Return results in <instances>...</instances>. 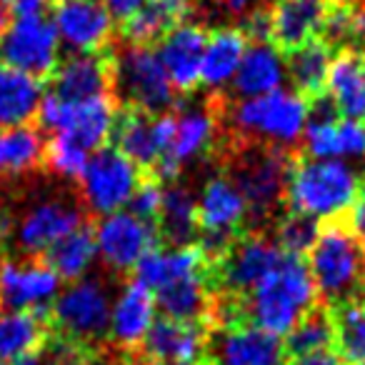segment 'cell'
Returning <instances> with one entry per match:
<instances>
[{"mask_svg":"<svg viewBox=\"0 0 365 365\" xmlns=\"http://www.w3.org/2000/svg\"><path fill=\"white\" fill-rule=\"evenodd\" d=\"M318 303V290L308 273V265L300 255L278 260L273 270L238 300L245 323L265 330L270 335H288Z\"/></svg>","mask_w":365,"mask_h":365,"instance_id":"6da1fadb","label":"cell"},{"mask_svg":"<svg viewBox=\"0 0 365 365\" xmlns=\"http://www.w3.org/2000/svg\"><path fill=\"white\" fill-rule=\"evenodd\" d=\"M360 175L345 160H313L300 158L293 160L285 185V203L290 213L315 220H330L348 213L358 195Z\"/></svg>","mask_w":365,"mask_h":365,"instance_id":"7a4b0ae2","label":"cell"},{"mask_svg":"<svg viewBox=\"0 0 365 365\" xmlns=\"http://www.w3.org/2000/svg\"><path fill=\"white\" fill-rule=\"evenodd\" d=\"M310 118V101L295 91H280L260 98H245L230 106V125L238 135L258 145L290 150L298 145Z\"/></svg>","mask_w":365,"mask_h":365,"instance_id":"3957f363","label":"cell"},{"mask_svg":"<svg viewBox=\"0 0 365 365\" xmlns=\"http://www.w3.org/2000/svg\"><path fill=\"white\" fill-rule=\"evenodd\" d=\"M308 273L318 298L340 305L355 298L363 280V245L343 223L320 228L313 248L308 250Z\"/></svg>","mask_w":365,"mask_h":365,"instance_id":"277c9868","label":"cell"},{"mask_svg":"<svg viewBox=\"0 0 365 365\" xmlns=\"http://www.w3.org/2000/svg\"><path fill=\"white\" fill-rule=\"evenodd\" d=\"M110 61L113 88L123 106L130 110L148 113V115L170 113V108L178 103V93L168 81L155 48L125 46Z\"/></svg>","mask_w":365,"mask_h":365,"instance_id":"5b68a950","label":"cell"},{"mask_svg":"<svg viewBox=\"0 0 365 365\" xmlns=\"http://www.w3.org/2000/svg\"><path fill=\"white\" fill-rule=\"evenodd\" d=\"M118 115L120 110L110 96L73 103L58 98L56 93H48L43 96L36 118L43 130L53 135H68L88 153H96L106 148L108 140H113Z\"/></svg>","mask_w":365,"mask_h":365,"instance_id":"8992f818","label":"cell"},{"mask_svg":"<svg viewBox=\"0 0 365 365\" xmlns=\"http://www.w3.org/2000/svg\"><path fill=\"white\" fill-rule=\"evenodd\" d=\"M248 220V203L230 175H213L205 180L198 195V233L200 248L210 265L228 250Z\"/></svg>","mask_w":365,"mask_h":365,"instance_id":"52a82bcc","label":"cell"},{"mask_svg":"<svg viewBox=\"0 0 365 365\" xmlns=\"http://www.w3.org/2000/svg\"><path fill=\"white\" fill-rule=\"evenodd\" d=\"M110 293L98 278H83L58 293L51 305V318L61 338L78 345L103 340L108 335L110 320Z\"/></svg>","mask_w":365,"mask_h":365,"instance_id":"ba28073f","label":"cell"},{"mask_svg":"<svg viewBox=\"0 0 365 365\" xmlns=\"http://www.w3.org/2000/svg\"><path fill=\"white\" fill-rule=\"evenodd\" d=\"M140 168L120 150L106 145L96 150L81 175L83 205L98 218L125 210L140 185Z\"/></svg>","mask_w":365,"mask_h":365,"instance_id":"9c48e42d","label":"cell"},{"mask_svg":"<svg viewBox=\"0 0 365 365\" xmlns=\"http://www.w3.org/2000/svg\"><path fill=\"white\" fill-rule=\"evenodd\" d=\"M288 150L268 145H253L238 155L233 182L248 203V218H268L278 203L285 200V185L290 173Z\"/></svg>","mask_w":365,"mask_h":365,"instance_id":"30bf717a","label":"cell"},{"mask_svg":"<svg viewBox=\"0 0 365 365\" xmlns=\"http://www.w3.org/2000/svg\"><path fill=\"white\" fill-rule=\"evenodd\" d=\"M61 41L51 18H21L8 23L0 43V63L36 78H51L61 66Z\"/></svg>","mask_w":365,"mask_h":365,"instance_id":"8fae6325","label":"cell"},{"mask_svg":"<svg viewBox=\"0 0 365 365\" xmlns=\"http://www.w3.org/2000/svg\"><path fill=\"white\" fill-rule=\"evenodd\" d=\"M280 258H283V250L275 245V240L258 233L238 235L213 263L215 270H210L213 283L233 295V300H243L278 265Z\"/></svg>","mask_w":365,"mask_h":365,"instance_id":"7c38bea8","label":"cell"},{"mask_svg":"<svg viewBox=\"0 0 365 365\" xmlns=\"http://www.w3.org/2000/svg\"><path fill=\"white\" fill-rule=\"evenodd\" d=\"M98 258L115 273L135 270V265L158 248V228L148 220L133 215L130 210H118L98 220L96 230Z\"/></svg>","mask_w":365,"mask_h":365,"instance_id":"4fadbf2b","label":"cell"},{"mask_svg":"<svg viewBox=\"0 0 365 365\" xmlns=\"http://www.w3.org/2000/svg\"><path fill=\"white\" fill-rule=\"evenodd\" d=\"M61 290V278L48 268L46 260H0V310L48 315Z\"/></svg>","mask_w":365,"mask_h":365,"instance_id":"5bb4252c","label":"cell"},{"mask_svg":"<svg viewBox=\"0 0 365 365\" xmlns=\"http://www.w3.org/2000/svg\"><path fill=\"white\" fill-rule=\"evenodd\" d=\"M83 225V213L76 203L66 198H41L13 220L11 238L16 248L28 258L46 255L48 248Z\"/></svg>","mask_w":365,"mask_h":365,"instance_id":"9a60e30c","label":"cell"},{"mask_svg":"<svg viewBox=\"0 0 365 365\" xmlns=\"http://www.w3.org/2000/svg\"><path fill=\"white\" fill-rule=\"evenodd\" d=\"M51 21L61 46L73 56L103 53L115 36V21L101 0H61Z\"/></svg>","mask_w":365,"mask_h":365,"instance_id":"2e32d148","label":"cell"},{"mask_svg":"<svg viewBox=\"0 0 365 365\" xmlns=\"http://www.w3.org/2000/svg\"><path fill=\"white\" fill-rule=\"evenodd\" d=\"M173 135H175V113L148 115V113L125 108L118 115L115 130H113V140H115L113 148L138 168L153 170L168 153Z\"/></svg>","mask_w":365,"mask_h":365,"instance_id":"e0dca14e","label":"cell"},{"mask_svg":"<svg viewBox=\"0 0 365 365\" xmlns=\"http://www.w3.org/2000/svg\"><path fill=\"white\" fill-rule=\"evenodd\" d=\"M218 135V115L213 108L195 106L175 115V135L165 155L158 160L155 170L158 180H175L182 165H188L195 158H203L215 145Z\"/></svg>","mask_w":365,"mask_h":365,"instance_id":"ac0fdd59","label":"cell"},{"mask_svg":"<svg viewBox=\"0 0 365 365\" xmlns=\"http://www.w3.org/2000/svg\"><path fill=\"white\" fill-rule=\"evenodd\" d=\"M213 365H285L288 353L278 335L238 320L225 323L213 340Z\"/></svg>","mask_w":365,"mask_h":365,"instance_id":"d6986e66","label":"cell"},{"mask_svg":"<svg viewBox=\"0 0 365 365\" xmlns=\"http://www.w3.org/2000/svg\"><path fill=\"white\" fill-rule=\"evenodd\" d=\"M205 43H208V31L200 23H182L173 28L155 48L175 93H193L200 86Z\"/></svg>","mask_w":365,"mask_h":365,"instance_id":"ffe728a7","label":"cell"},{"mask_svg":"<svg viewBox=\"0 0 365 365\" xmlns=\"http://www.w3.org/2000/svg\"><path fill=\"white\" fill-rule=\"evenodd\" d=\"M140 348L148 363H198L210 348V333L203 323L158 318Z\"/></svg>","mask_w":365,"mask_h":365,"instance_id":"44dd1931","label":"cell"},{"mask_svg":"<svg viewBox=\"0 0 365 365\" xmlns=\"http://www.w3.org/2000/svg\"><path fill=\"white\" fill-rule=\"evenodd\" d=\"M210 270L213 265L200 245H168V248H153L135 265V280L150 293H158L178 280L210 275Z\"/></svg>","mask_w":365,"mask_h":365,"instance_id":"7402d4cb","label":"cell"},{"mask_svg":"<svg viewBox=\"0 0 365 365\" xmlns=\"http://www.w3.org/2000/svg\"><path fill=\"white\" fill-rule=\"evenodd\" d=\"M158 320L155 298L138 280H130L120 288V293L110 303V320H108V335L118 348H140L148 330Z\"/></svg>","mask_w":365,"mask_h":365,"instance_id":"603a6c76","label":"cell"},{"mask_svg":"<svg viewBox=\"0 0 365 365\" xmlns=\"http://www.w3.org/2000/svg\"><path fill=\"white\" fill-rule=\"evenodd\" d=\"M333 0H275L270 8V43L278 51H295L323 31Z\"/></svg>","mask_w":365,"mask_h":365,"instance_id":"cb8c5ba5","label":"cell"},{"mask_svg":"<svg viewBox=\"0 0 365 365\" xmlns=\"http://www.w3.org/2000/svg\"><path fill=\"white\" fill-rule=\"evenodd\" d=\"M51 81V93H56L58 98H66V101L83 103L93 101V98H103L113 88V61L103 53L71 56L61 61Z\"/></svg>","mask_w":365,"mask_h":365,"instance_id":"d4e9b609","label":"cell"},{"mask_svg":"<svg viewBox=\"0 0 365 365\" xmlns=\"http://www.w3.org/2000/svg\"><path fill=\"white\" fill-rule=\"evenodd\" d=\"M325 98L340 118H365V51L345 48L333 56L325 81Z\"/></svg>","mask_w":365,"mask_h":365,"instance_id":"484cf974","label":"cell"},{"mask_svg":"<svg viewBox=\"0 0 365 365\" xmlns=\"http://www.w3.org/2000/svg\"><path fill=\"white\" fill-rule=\"evenodd\" d=\"M288 81L285 56L273 43H250L238 73L233 78V93L238 101L260 98L280 91Z\"/></svg>","mask_w":365,"mask_h":365,"instance_id":"4316f807","label":"cell"},{"mask_svg":"<svg viewBox=\"0 0 365 365\" xmlns=\"http://www.w3.org/2000/svg\"><path fill=\"white\" fill-rule=\"evenodd\" d=\"M248 46V36L238 26H223L208 33L203 68H200V86H205L213 93H220L228 86H233V78L238 73L240 63H243Z\"/></svg>","mask_w":365,"mask_h":365,"instance_id":"83f0119b","label":"cell"},{"mask_svg":"<svg viewBox=\"0 0 365 365\" xmlns=\"http://www.w3.org/2000/svg\"><path fill=\"white\" fill-rule=\"evenodd\" d=\"M195 0H148L140 13L125 21L123 38L128 46H153L188 21Z\"/></svg>","mask_w":365,"mask_h":365,"instance_id":"f1b7e54d","label":"cell"},{"mask_svg":"<svg viewBox=\"0 0 365 365\" xmlns=\"http://www.w3.org/2000/svg\"><path fill=\"white\" fill-rule=\"evenodd\" d=\"M43 96L41 81L0 63V130L31 125Z\"/></svg>","mask_w":365,"mask_h":365,"instance_id":"f546056e","label":"cell"},{"mask_svg":"<svg viewBox=\"0 0 365 365\" xmlns=\"http://www.w3.org/2000/svg\"><path fill=\"white\" fill-rule=\"evenodd\" d=\"M210 285H213V273L178 280V283L153 293L155 308L163 313V318L182 320V323H200L213 310Z\"/></svg>","mask_w":365,"mask_h":365,"instance_id":"4dcf8cb0","label":"cell"},{"mask_svg":"<svg viewBox=\"0 0 365 365\" xmlns=\"http://www.w3.org/2000/svg\"><path fill=\"white\" fill-rule=\"evenodd\" d=\"M158 235L170 245H193L198 238V198L180 182H170L163 195V208L155 220Z\"/></svg>","mask_w":365,"mask_h":365,"instance_id":"1f68e13d","label":"cell"},{"mask_svg":"<svg viewBox=\"0 0 365 365\" xmlns=\"http://www.w3.org/2000/svg\"><path fill=\"white\" fill-rule=\"evenodd\" d=\"M330 63H333V48L320 38H315V41L288 53L285 73H288V81L293 83L298 96H303L305 101H310V98L315 101L325 91Z\"/></svg>","mask_w":365,"mask_h":365,"instance_id":"d6a6232c","label":"cell"},{"mask_svg":"<svg viewBox=\"0 0 365 365\" xmlns=\"http://www.w3.org/2000/svg\"><path fill=\"white\" fill-rule=\"evenodd\" d=\"M48 340L46 315L0 310V365L43 350Z\"/></svg>","mask_w":365,"mask_h":365,"instance_id":"836d02e7","label":"cell"},{"mask_svg":"<svg viewBox=\"0 0 365 365\" xmlns=\"http://www.w3.org/2000/svg\"><path fill=\"white\" fill-rule=\"evenodd\" d=\"M98 258L96 248V235L88 225H81L73 233H68L66 238L58 240L53 248H48L46 253V265L58 275L61 280H83L88 275V270L93 268Z\"/></svg>","mask_w":365,"mask_h":365,"instance_id":"e575fe53","label":"cell"},{"mask_svg":"<svg viewBox=\"0 0 365 365\" xmlns=\"http://www.w3.org/2000/svg\"><path fill=\"white\" fill-rule=\"evenodd\" d=\"M46 155V140L33 125L0 130V178H21L36 170Z\"/></svg>","mask_w":365,"mask_h":365,"instance_id":"d590c367","label":"cell"},{"mask_svg":"<svg viewBox=\"0 0 365 365\" xmlns=\"http://www.w3.org/2000/svg\"><path fill=\"white\" fill-rule=\"evenodd\" d=\"M335 348L338 358L345 363H363L365 360V298H350L335 305Z\"/></svg>","mask_w":365,"mask_h":365,"instance_id":"8d00e7d4","label":"cell"},{"mask_svg":"<svg viewBox=\"0 0 365 365\" xmlns=\"http://www.w3.org/2000/svg\"><path fill=\"white\" fill-rule=\"evenodd\" d=\"M285 353L305 355L315 350H333L335 345V325L333 315L323 308H313L288 335H285Z\"/></svg>","mask_w":365,"mask_h":365,"instance_id":"74e56055","label":"cell"},{"mask_svg":"<svg viewBox=\"0 0 365 365\" xmlns=\"http://www.w3.org/2000/svg\"><path fill=\"white\" fill-rule=\"evenodd\" d=\"M91 155L93 153H88L86 148H81L73 138L53 135L51 140H46V155H43V163H46L48 170H51L53 175L66 178V180H81Z\"/></svg>","mask_w":365,"mask_h":365,"instance_id":"f35d334b","label":"cell"},{"mask_svg":"<svg viewBox=\"0 0 365 365\" xmlns=\"http://www.w3.org/2000/svg\"><path fill=\"white\" fill-rule=\"evenodd\" d=\"M320 33H323L320 41H325L330 48L338 46L340 51H345V48H353V43L358 41L360 36H365V26H363V21H360L358 11H355V6L343 3V0H340V3L333 0Z\"/></svg>","mask_w":365,"mask_h":365,"instance_id":"ab89813d","label":"cell"},{"mask_svg":"<svg viewBox=\"0 0 365 365\" xmlns=\"http://www.w3.org/2000/svg\"><path fill=\"white\" fill-rule=\"evenodd\" d=\"M320 225L298 213H288L275 225V245L288 255H303L313 248Z\"/></svg>","mask_w":365,"mask_h":365,"instance_id":"60d3db41","label":"cell"},{"mask_svg":"<svg viewBox=\"0 0 365 365\" xmlns=\"http://www.w3.org/2000/svg\"><path fill=\"white\" fill-rule=\"evenodd\" d=\"M163 195H165V185H163L158 178H148V180H140L135 195L130 200V213L138 215V218L148 220V223L155 225L158 215H160L163 208Z\"/></svg>","mask_w":365,"mask_h":365,"instance_id":"b9f144b4","label":"cell"},{"mask_svg":"<svg viewBox=\"0 0 365 365\" xmlns=\"http://www.w3.org/2000/svg\"><path fill=\"white\" fill-rule=\"evenodd\" d=\"M338 148L340 160H360L365 158V123L340 118L338 123Z\"/></svg>","mask_w":365,"mask_h":365,"instance_id":"7bdbcfd3","label":"cell"},{"mask_svg":"<svg viewBox=\"0 0 365 365\" xmlns=\"http://www.w3.org/2000/svg\"><path fill=\"white\" fill-rule=\"evenodd\" d=\"M43 358H46V365H91L86 345H78L66 338L51 340L48 348H43Z\"/></svg>","mask_w":365,"mask_h":365,"instance_id":"ee69618b","label":"cell"},{"mask_svg":"<svg viewBox=\"0 0 365 365\" xmlns=\"http://www.w3.org/2000/svg\"><path fill=\"white\" fill-rule=\"evenodd\" d=\"M51 0H0V11L6 16H13L16 21L21 18H36L43 16Z\"/></svg>","mask_w":365,"mask_h":365,"instance_id":"f6af8a7d","label":"cell"},{"mask_svg":"<svg viewBox=\"0 0 365 365\" xmlns=\"http://www.w3.org/2000/svg\"><path fill=\"white\" fill-rule=\"evenodd\" d=\"M345 228L355 235L358 240H365V182L360 185L358 195H355L353 205L345 213Z\"/></svg>","mask_w":365,"mask_h":365,"instance_id":"bcb514c9","label":"cell"},{"mask_svg":"<svg viewBox=\"0 0 365 365\" xmlns=\"http://www.w3.org/2000/svg\"><path fill=\"white\" fill-rule=\"evenodd\" d=\"M106 11L110 13L113 21H130L135 13H140V8L145 6L148 0H101Z\"/></svg>","mask_w":365,"mask_h":365,"instance_id":"7dc6e473","label":"cell"},{"mask_svg":"<svg viewBox=\"0 0 365 365\" xmlns=\"http://www.w3.org/2000/svg\"><path fill=\"white\" fill-rule=\"evenodd\" d=\"M290 365H340V358L335 350H315V353L295 355Z\"/></svg>","mask_w":365,"mask_h":365,"instance_id":"c3c4849f","label":"cell"},{"mask_svg":"<svg viewBox=\"0 0 365 365\" xmlns=\"http://www.w3.org/2000/svg\"><path fill=\"white\" fill-rule=\"evenodd\" d=\"M223 13L233 18H248L250 13H255L258 8H263V0H220Z\"/></svg>","mask_w":365,"mask_h":365,"instance_id":"681fc988","label":"cell"},{"mask_svg":"<svg viewBox=\"0 0 365 365\" xmlns=\"http://www.w3.org/2000/svg\"><path fill=\"white\" fill-rule=\"evenodd\" d=\"M3 365H46V358H43V350L33 355H26V358H18V360H11V363H3Z\"/></svg>","mask_w":365,"mask_h":365,"instance_id":"f907efd6","label":"cell"},{"mask_svg":"<svg viewBox=\"0 0 365 365\" xmlns=\"http://www.w3.org/2000/svg\"><path fill=\"white\" fill-rule=\"evenodd\" d=\"M6 28H8V16L0 11V43H3V36H6Z\"/></svg>","mask_w":365,"mask_h":365,"instance_id":"816d5d0a","label":"cell"},{"mask_svg":"<svg viewBox=\"0 0 365 365\" xmlns=\"http://www.w3.org/2000/svg\"><path fill=\"white\" fill-rule=\"evenodd\" d=\"M355 11H358L360 21H363V26H365V0H358V6H355Z\"/></svg>","mask_w":365,"mask_h":365,"instance_id":"f5cc1de1","label":"cell"},{"mask_svg":"<svg viewBox=\"0 0 365 365\" xmlns=\"http://www.w3.org/2000/svg\"><path fill=\"white\" fill-rule=\"evenodd\" d=\"M150 365H203V363H150Z\"/></svg>","mask_w":365,"mask_h":365,"instance_id":"db71d44e","label":"cell"},{"mask_svg":"<svg viewBox=\"0 0 365 365\" xmlns=\"http://www.w3.org/2000/svg\"><path fill=\"white\" fill-rule=\"evenodd\" d=\"M363 278H365V248H363Z\"/></svg>","mask_w":365,"mask_h":365,"instance_id":"11a10c76","label":"cell"},{"mask_svg":"<svg viewBox=\"0 0 365 365\" xmlns=\"http://www.w3.org/2000/svg\"><path fill=\"white\" fill-rule=\"evenodd\" d=\"M358 365H365V360H363V363H358Z\"/></svg>","mask_w":365,"mask_h":365,"instance_id":"9f6ffc18","label":"cell"},{"mask_svg":"<svg viewBox=\"0 0 365 365\" xmlns=\"http://www.w3.org/2000/svg\"><path fill=\"white\" fill-rule=\"evenodd\" d=\"M58 3H61V0H58Z\"/></svg>","mask_w":365,"mask_h":365,"instance_id":"6f0895ef","label":"cell"}]
</instances>
